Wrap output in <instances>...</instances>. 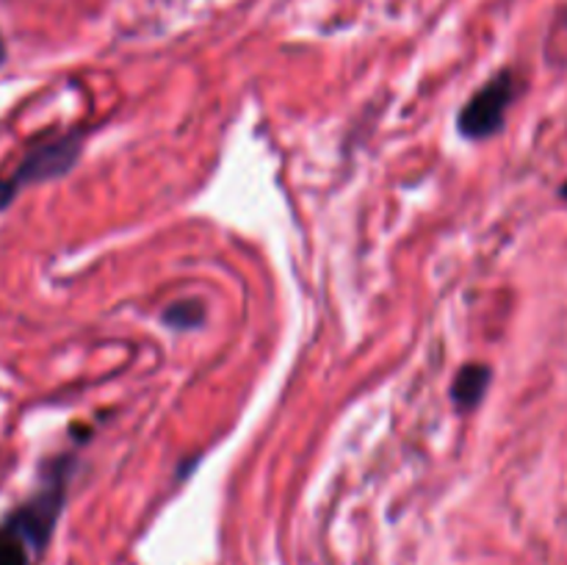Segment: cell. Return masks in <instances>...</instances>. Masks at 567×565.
I'll use <instances>...</instances> for the list:
<instances>
[{"mask_svg":"<svg viewBox=\"0 0 567 565\" xmlns=\"http://www.w3.org/2000/svg\"><path fill=\"white\" fill-rule=\"evenodd\" d=\"M83 150V131H66L59 136H44L33 147L25 150L20 164L0 177V210L9 208L17 194L33 183L53 181V177L66 175L78 164Z\"/></svg>","mask_w":567,"mask_h":565,"instance_id":"obj_1","label":"cell"},{"mask_svg":"<svg viewBox=\"0 0 567 565\" xmlns=\"http://www.w3.org/2000/svg\"><path fill=\"white\" fill-rule=\"evenodd\" d=\"M515 97H518V81H515L513 70H502L463 105L457 116V131L465 138L496 136L504 127Z\"/></svg>","mask_w":567,"mask_h":565,"instance_id":"obj_2","label":"cell"},{"mask_svg":"<svg viewBox=\"0 0 567 565\" xmlns=\"http://www.w3.org/2000/svg\"><path fill=\"white\" fill-rule=\"evenodd\" d=\"M491 386V369L485 363H468L452 382V402L457 410H474Z\"/></svg>","mask_w":567,"mask_h":565,"instance_id":"obj_3","label":"cell"},{"mask_svg":"<svg viewBox=\"0 0 567 565\" xmlns=\"http://www.w3.org/2000/svg\"><path fill=\"white\" fill-rule=\"evenodd\" d=\"M37 548L20 535L11 524H0V565H31Z\"/></svg>","mask_w":567,"mask_h":565,"instance_id":"obj_4","label":"cell"},{"mask_svg":"<svg viewBox=\"0 0 567 565\" xmlns=\"http://www.w3.org/2000/svg\"><path fill=\"white\" fill-rule=\"evenodd\" d=\"M203 302H177L169 310H164V325H169L172 330H192V327L203 325Z\"/></svg>","mask_w":567,"mask_h":565,"instance_id":"obj_5","label":"cell"},{"mask_svg":"<svg viewBox=\"0 0 567 565\" xmlns=\"http://www.w3.org/2000/svg\"><path fill=\"white\" fill-rule=\"evenodd\" d=\"M6 61V44H3V37H0V64Z\"/></svg>","mask_w":567,"mask_h":565,"instance_id":"obj_6","label":"cell"},{"mask_svg":"<svg viewBox=\"0 0 567 565\" xmlns=\"http://www.w3.org/2000/svg\"><path fill=\"white\" fill-rule=\"evenodd\" d=\"M559 197H563V199H565V203H567V181L563 183V188H559Z\"/></svg>","mask_w":567,"mask_h":565,"instance_id":"obj_7","label":"cell"}]
</instances>
